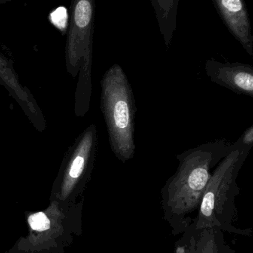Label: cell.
I'll return each mask as SVG.
<instances>
[{
  "label": "cell",
  "instance_id": "52a82bcc",
  "mask_svg": "<svg viewBox=\"0 0 253 253\" xmlns=\"http://www.w3.org/2000/svg\"><path fill=\"white\" fill-rule=\"evenodd\" d=\"M215 1L236 37L240 40L247 51L253 55L249 22L242 0H215Z\"/></svg>",
  "mask_w": 253,
  "mask_h": 253
},
{
  "label": "cell",
  "instance_id": "7c38bea8",
  "mask_svg": "<svg viewBox=\"0 0 253 253\" xmlns=\"http://www.w3.org/2000/svg\"><path fill=\"white\" fill-rule=\"evenodd\" d=\"M191 230L190 227L184 232L181 239L176 242L175 253H190V239Z\"/></svg>",
  "mask_w": 253,
  "mask_h": 253
},
{
  "label": "cell",
  "instance_id": "5b68a950",
  "mask_svg": "<svg viewBox=\"0 0 253 253\" xmlns=\"http://www.w3.org/2000/svg\"><path fill=\"white\" fill-rule=\"evenodd\" d=\"M95 7V0H71L65 62L73 77H77L82 64L93 62Z\"/></svg>",
  "mask_w": 253,
  "mask_h": 253
},
{
  "label": "cell",
  "instance_id": "ba28073f",
  "mask_svg": "<svg viewBox=\"0 0 253 253\" xmlns=\"http://www.w3.org/2000/svg\"><path fill=\"white\" fill-rule=\"evenodd\" d=\"M190 253H234L218 228L194 230L190 226Z\"/></svg>",
  "mask_w": 253,
  "mask_h": 253
},
{
  "label": "cell",
  "instance_id": "30bf717a",
  "mask_svg": "<svg viewBox=\"0 0 253 253\" xmlns=\"http://www.w3.org/2000/svg\"><path fill=\"white\" fill-rule=\"evenodd\" d=\"M180 0H150L158 26L166 47L175 35Z\"/></svg>",
  "mask_w": 253,
  "mask_h": 253
},
{
  "label": "cell",
  "instance_id": "6da1fadb",
  "mask_svg": "<svg viewBox=\"0 0 253 253\" xmlns=\"http://www.w3.org/2000/svg\"><path fill=\"white\" fill-rule=\"evenodd\" d=\"M230 148L220 142L202 144L178 155L176 172L161 190L163 218L172 235L183 234L193 223L190 215L199 210L204 192L212 176V168Z\"/></svg>",
  "mask_w": 253,
  "mask_h": 253
},
{
  "label": "cell",
  "instance_id": "8fae6325",
  "mask_svg": "<svg viewBox=\"0 0 253 253\" xmlns=\"http://www.w3.org/2000/svg\"><path fill=\"white\" fill-rule=\"evenodd\" d=\"M92 65L84 64L80 69V77L75 93L74 112L77 117H84L90 109L92 93Z\"/></svg>",
  "mask_w": 253,
  "mask_h": 253
},
{
  "label": "cell",
  "instance_id": "9c48e42d",
  "mask_svg": "<svg viewBox=\"0 0 253 253\" xmlns=\"http://www.w3.org/2000/svg\"><path fill=\"white\" fill-rule=\"evenodd\" d=\"M0 80L4 83L9 91L16 98V101L20 104L22 108L28 114L36 117L38 115V108L28 93L20 84L13 69V65L10 60L0 53Z\"/></svg>",
  "mask_w": 253,
  "mask_h": 253
},
{
  "label": "cell",
  "instance_id": "277c9868",
  "mask_svg": "<svg viewBox=\"0 0 253 253\" xmlns=\"http://www.w3.org/2000/svg\"><path fill=\"white\" fill-rule=\"evenodd\" d=\"M99 147L96 125L87 126L69 147L52 192V200L65 205L78 202L91 179Z\"/></svg>",
  "mask_w": 253,
  "mask_h": 253
},
{
  "label": "cell",
  "instance_id": "5bb4252c",
  "mask_svg": "<svg viewBox=\"0 0 253 253\" xmlns=\"http://www.w3.org/2000/svg\"><path fill=\"white\" fill-rule=\"evenodd\" d=\"M13 1V0H0V5L1 4H7V3L10 2V1Z\"/></svg>",
  "mask_w": 253,
  "mask_h": 253
},
{
  "label": "cell",
  "instance_id": "8992f818",
  "mask_svg": "<svg viewBox=\"0 0 253 253\" xmlns=\"http://www.w3.org/2000/svg\"><path fill=\"white\" fill-rule=\"evenodd\" d=\"M207 74L212 82L239 94L253 98V68L243 64H221L208 61Z\"/></svg>",
  "mask_w": 253,
  "mask_h": 253
},
{
  "label": "cell",
  "instance_id": "3957f363",
  "mask_svg": "<svg viewBox=\"0 0 253 253\" xmlns=\"http://www.w3.org/2000/svg\"><path fill=\"white\" fill-rule=\"evenodd\" d=\"M101 109L105 118L110 145L116 157L127 162L135 154L133 90L120 65H112L101 80Z\"/></svg>",
  "mask_w": 253,
  "mask_h": 253
},
{
  "label": "cell",
  "instance_id": "4fadbf2b",
  "mask_svg": "<svg viewBox=\"0 0 253 253\" xmlns=\"http://www.w3.org/2000/svg\"><path fill=\"white\" fill-rule=\"evenodd\" d=\"M237 143L242 145L253 146V125L244 132Z\"/></svg>",
  "mask_w": 253,
  "mask_h": 253
},
{
  "label": "cell",
  "instance_id": "7a4b0ae2",
  "mask_svg": "<svg viewBox=\"0 0 253 253\" xmlns=\"http://www.w3.org/2000/svg\"><path fill=\"white\" fill-rule=\"evenodd\" d=\"M252 147L236 142L218 163L204 192L197 216L190 225L193 230L218 228L235 234H249L250 230L233 227V221L239 193L236 178Z\"/></svg>",
  "mask_w": 253,
  "mask_h": 253
}]
</instances>
